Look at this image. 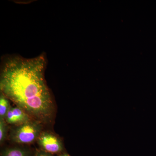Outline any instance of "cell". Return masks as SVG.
<instances>
[{"label":"cell","mask_w":156,"mask_h":156,"mask_svg":"<svg viewBox=\"0 0 156 156\" xmlns=\"http://www.w3.org/2000/svg\"><path fill=\"white\" fill-rule=\"evenodd\" d=\"M46 66L47 59L44 54L30 58L11 56L4 62L0 79L2 94L43 122L50 120L54 109L45 80Z\"/></svg>","instance_id":"obj_1"},{"label":"cell","mask_w":156,"mask_h":156,"mask_svg":"<svg viewBox=\"0 0 156 156\" xmlns=\"http://www.w3.org/2000/svg\"><path fill=\"white\" fill-rule=\"evenodd\" d=\"M42 126L38 121H30L17 126L12 129L10 138L18 144H29L37 139L41 133Z\"/></svg>","instance_id":"obj_2"},{"label":"cell","mask_w":156,"mask_h":156,"mask_svg":"<svg viewBox=\"0 0 156 156\" xmlns=\"http://www.w3.org/2000/svg\"><path fill=\"white\" fill-rule=\"evenodd\" d=\"M37 140L39 145L48 153H57L63 150V145L60 139L49 132H42Z\"/></svg>","instance_id":"obj_3"},{"label":"cell","mask_w":156,"mask_h":156,"mask_svg":"<svg viewBox=\"0 0 156 156\" xmlns=\"http://www.w3.org/2000/svg\"><path fill=\"white\" fill-rule=\"evenodd\" d=\"M5 120L6 123L11 125H16V126L30 120L28 114L17 106L11 108Z\"/></svg>","instance_id":"obj_4"},{"label":"cell","mask_w":156,"mask_h":156,"mask_svg":"<svg viewBox=\"0 0 156 156\" xmlns=\"http://www.w3.org/2000/svg\"><path fill=\"white\" fill-rule=\"evenodd\" d=\"M11 107L9 99L1 93L0 96V119H5L6 115Z\"/></svg>","instance_id":"obj_5"},{"label":"cell","mask_w":156,"mask_h":156,"mask_svg":"<svg viewBox=\"0 0 156 156\" xmlns=\"http://www.w3.org/2000/svg\"><path fill=\"white\" fill-rule=\"evenodd\" d=\"M2 156H28L27 152L20 147H11L6 150Z\"/></svg>","instance_id":"obj_6"},{"label":"cell","mask_w":156,"mask_h":156,"mask_svg":"<svg viewBox=\"0 0 156 156\" xmlns=\"http://www.w3.org/2000/svg\"><path fill=\"white\" fill-rule=\"evenodd\" d=\"M8 126L5 119H0V143H3L7 137Z\"/></svg>","instance_id":"obj_7"},{"label":"cell","mask_w":156,"mask_h":156,"mask_svg":"<svg viewBox=\"0 0 156 156\" xmlns=\"http://www.w3.org/2000/svg\"><path fill=\"white\" fill-rule=\"evenodd\" d=\"M35 156H52L50 154L45 151L39 152Z\"/></svg>","instance_id":"obj_8"},{"label":"cell","mask_w":156,"mask_h":156,"mask_svg":"<svg viewBox=\"0 0 156 156\" xmlns=\"http://www.w3.org/2000/svg\"><path fill=\"white\" fill-rule=\"evenodd\" d=\"M60 156H70L68 154H63L61 155Z\"/></svg>","instance_id":"obj_9"}]
</instances>
